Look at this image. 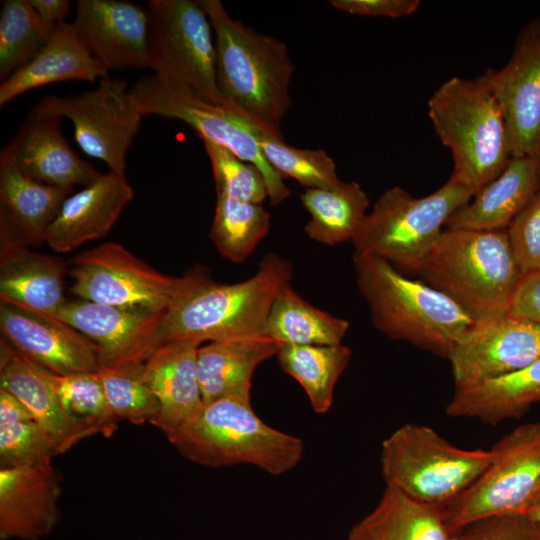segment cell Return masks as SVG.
Segmentation results:
<instances>
[{
	"label": "cell",
	"instance_id": "obj_1",
	"mask_svg": "<svg viewBox=\"0 0 540 540\" xmlns=\"http://www.w3.org/2000/svg\"><path fill=\"white\" fill-rule=\"evenodd\" d=\"M215 38L216 78L226 103L271 137L291 107L294 64L287 45L233 19L219 0H199Z\"/></svg>",
	"mask_w": 540,
	"mask_h": 540
},
{
	"label": "cell",
	"instance_id": "obj_2",
	"mask_svg": "<svg viewBox=\"0 0 540 540\" xmlns=\"http://www.w3.org/2000/svg\"><path fill=\"white\" fill-rule=\"evenodd\" d=\"M356 285L373 325L392 340L407 341L448 358L475 321L451 298L425 282L402 275L388 261L353 254Z\"/></svg>",
	"mask_w": 540,
	"mask_h": 540
},
{
	"label": "cell",
	"instance_id": "obj_3",
	"mask_svg": "<svg viewBox=\"0 0 540 540\" xmlns=\"http://www.w3.org/2000/svg\"><path fill=\"white\" fill-rule=\"evenodd\" d=\"M414 271L475 322L508 314L522 277L506 230L446 228Z\"/></svg>",
	"mask_w": 540,
	"mask_h": 540
},
{
	"label": "cell",
	"instance_id": "obj_4",
	"mask_svg": "<svg viewBox=\"0 0 540 540\" xmlns=\"http://www.w3.org/2000/svg\"><path fill=\"white\" fill-rule=\"evenodd\" d=\"M292 276L289 261L268 253L256 273L242 282L222 284L211 278L164 315L159 347L177 340L201 344L267 335L273 301Z\"/></svg>",
	"mask_w": 540,
	"mask_h": 540
},
{
	"label": "cell",
	"instance_id": "obj_5",
	"mask_svg": "<svg viewBox=\"0 0 540 540\" xmlns=\"http://www.w3.org/2000/svg\"><path fill=\"white\" fill-rule=\"evenodd\" d=\"M168 441L188 460L207 467L251 465L278 476L294 469L303 441L265 423L249 398L226 397L204 404Z\"/></svg>",
	"mask_w": 540,
	"mask_h": 540
},
{
	"label": "cell",
	"instance_id": "obj_6",
	"mask_svg": "<svg viewBox=\"0 0 540 540\" xmlns=\"http://www.w3.org/2000/svg\"><path fill=\"white\" fill-rule=\"evenodd\" d=\"M435 133L453 158L450 180L474 196L495 179L511 158L502 110L477 78L454 76L428 100Z\"/></svg>",
	"mask_w": 540,
	"mask_h": 540
},
{
	"label": "cell",
	"instance_id": "obj_7",
	"mask_svg": "<svg viewBox=\"0 0 540 540\" xmlns=\"http://www.w3.org/2000/svg\"><path fill=\"white\" fill-rule=\"evenodd\" d=\"M491 449L459 448L433 428L406 423L382 443L380 466L386 486L424 504L444 508L489 467Z\"/></svg>",
	"mask_w": 540,
	"mask_h": 540
},
{
	"label": "cell",
	"instance_id": "obj_8",
	"mask_svg": "<svg viewBox=\"0 0 540 540\" xmlns=\"http://www.w3.org/2000/svg\"><path fill=\"white\" fill-rule=\"evenodd\" d=\"M71 291L82 300L165 315L212 277L197 266L181 277L163 274L124 246L106 242L71 259Z\"/></svg>",
	"mask_w": 540,
	"mask_h": 540
},
{
	"label": "cell",
	"instance_id": "obj_9",
	"mask_svg": "<svg viewBox=\"0 0 540 540\" xmlns=\"http://www.w3.org/2000/svg\"><path fill=\"white\" fill-rule=\"evenodd\" d=\"M473 197L469 189L450 179L421 198L399 186L389 188L366 214L352 241L354 254L373 255L414 271L450 217Z\"/></svg>",
	"mask_w": 540,
	"mask_h": 540
},
{
	"label": "cell",
	"instance_id": "obj_10",
	"mask_svg": "<svg viewBox=\"0 0 540 540\" xmlns=\"http://www.w3.org/2000/svg\"><path fill=\"white\" fill-rule=\"evenodd\" d=\"M148 11V68L167 85L229 106L218 90L214 32L200 1L150 0Z\"/></svg>",
	"mask_w": 540,
	"mask_h": 540
},
{
	"label": "cell",
	"instance_id": "obj_11",
	"mask_svg": "<svg viewBox=\"0 0 540 540\" xmlns=\"http://www.w3.org/2000/svg\"><path fill=\"white\" fill-rule=\"evenodd\" d=\"M491 450L489 467L443 508L454 533L486 517L526 514L540 497V420L517 426Z\"/></svg>",
	"mask_w": 540,
	"mask_h": 540
},
{
	"label": "cell",
	"instance_id": "obj_12",
	"mask_svg": "<svg viewBox=\"0 0 540 540\" xmlns=\"http://www.w3.org/2000/svg\"><path fill=\"white\" fill-rule=\"evenodd\" d=\"M130 94L143 116L157 115L177 119L191 126L200 139L223 146L243 161L262 172L272 205L290 196L283 178L265 159L253 122L232 107L203 101L189 92L161 82L155 75H146L130 88Z\"/></svg>",
	"mask_w": 540,
	"mask_h": 540
},
{
	"label": "cell",
	"instance_id": "obj_13",
	"mask_svg": "<svg viewBox=\"0 0 540 540\" xmlns=\"http://www.w3.org/2000/svg\"><path fill=\"white\" fill-rule=\"evenodd\" d=\"M33 108L70 119L80 148L105 162L110 171L125 174L126 154L144 117L126 81L106 76L93 90L65 97L48 95Z\"/></svg>",
	"mask_w": 540,
	"mask_h": 540
},
{
	"label": "cell",
	"instance_id": "obj_14",
	"mask_svg": "<svg viewBox=\"0 0 540 540\" xmlns=\"http://www.w3.org/2000/svg\"><path fill=\"white\" fill-rule=\"evenodd\" d=\"M478 79L498 102L511 157L540 154V18L519 31L508 62Z\"/></svg>",
	"mask_w": 540,
	"mask_h": 540
},
{
	"label": "cell",
	"instance_id": "obj_15",
	"mask_svg": "<svg viewBox=\"0 0 540 540\" xmlns=\"http://www.w3.org/2000/svg\"><path fill=\"white\" fill-rule=\"evenodd\" d=\"M447 359L455 388L509 374L540 359V325L509 314L475 322Z\"/></svg>",
	"mask_w": 540,
	"mask_h": 540
},
{
	"label": "cell",
	"instance_id": "obj_16",
	"mask_svg": "<svg viewBox=\"0 0 540 540\" xmlns=\"http://www.w3.org/2000/svg\"><path fill=\"white\" fill-rule=\"evenodd\" d=\"M0 330L20 354L53 374L96 373L101 367L97 345L55 317L1 303Z\"/></svg>",
	"mask_w": 540,
	"mask_h": 540
},
{
	"label": "cell",
	"instance_id": "obj_17",
	"mask_svg": "<svg viewBox=\"0 0 540 540\" xmlns=\"http://www.w3.org/2000/svg\"><path fill=\"white\" fill-rule=\"evenodd\" d=\"M76 36L108 71L148 68L149 11L119 0H78Z\"/></svg>",
	"mask_w": 540,
	"mask_h": 540
},
{
	"label": "cell",
	"instance_id": "obj_18",
	"mask_svg": "<svg viewBox=\"0 0 540 540\" xmlns=\"http://www.w3.org/2000/svg\"><path fill=\"white\" fill-rule=\"evenodd\" d=\"M0 160L13 164L38 182L55 187H85L101 175L71 148L62 133L61 118L34 108L2 149Z\"/></svg>",
	"mask_w": 540,
	"mask_h": 540
},
{
	"label": "cell",
	"instance_id": "obj_19",
	"mask_svg": "<svg viewBox=\"0 0 540 540\" xmlns=\"http://www.w3.org/2000/svg\"><path fill=\"white\" fill-rule=\"evenodd\" d=\"M92 340L101 366L145 362L157 348L164 315L125 310L90 301H67L53 316Z\"/></svg>",
	"mask_w": 540,
	"mask_h": 540
},
{
	"label": "cell",
	"instance_id": "obj_20",
	"mask_svg": "<svg viewBox=\"0 0 540 540\" xmlns=\"http://www.w3.org/2000/svg\"><path fill=\"white\" fill-rule=\"evenodd\" d=\"M61 493L52 462L0 468L1 540H39L50 534L60 520Z\"/></svg>",
	"mask_w": 540,
	"mask_h": 540
},
{
	"label": "cell",
	"instance_id": "obj_21",
	"mask_svg": "<svg viewBox=\"0 0 540 540\" xmlns=\"http://www.w3.org/2000/svg\"><path fill=\"white\" fill-rule=\"evenodd\" d=\"M125 174L108 171L82 190L71 194L47 229L45 243L59 253L102 238L133 199Z\"/></svg>",
	"mask_w": 540,
	"mask_h": 540
},
{
	"label": "cell",
	"instance_id": "obj_22",
	"mask_svg": "<svg viewBox=\"0 0 540 540\" xmlns=\"http://www.w3.org/2000/svg\"><path fill=\"white\" fill-rule=\"evenodd\" d=\"M199 343L177 340L155 350L145 361V375L158 403L152 425L168 438L193 419L204 402L198 380Z\"/></svg>",
	"mask_w": 540,
	"mask_h": 540
},
{
	"label": "cell",
	"instance_id": "obj_23",
	"mask_svg": "<svg viewBox=\"0 0 540 540\" xmlns=\"http://www.w3.org/2000/svg\"><path fill=\"white\" fill-rule=\"evenodd\" d=\"M0 240L1 303L53 317L68 301L64 262L21 242Z\"/></svg>",
	"mask_w": 540,
	"mask_h": 540
},
{
	"label": "cell",
	"instance_id": "obj_24",
	"mask_svg": "<svg viewBox=\"0 0 540 540\" xmlns=\"http://www.w3.org/2000/svg\"><path fill=\"white\" fill-rule=\"evenodd\" d=\"M50 373L1 337L0 389L12 394L30 411L59 455L89 436L65 414Z\"/></svg>",
	"mask_w": 540,
	"mask_h": 540
},
{
	"label": "cell",
	"instance_id": "obj_25",
	"mask_svg": "<svg viewBox=\"0 0 540 540\" xmlns=\"http://www.w3.org/2000/svg\"><path fill=\"white\" fill-rule=\"evenodd\" d=\"M540 188V154L511 157L503 171L448 220L446 227L506 230Z\"/></svg>",
	"mask_w": 540,
	"mask_h": 540
},
{
	"label": "cell",
	"instance_id": "obj_26",
	"mask_svg": "<svg viewBox=\"0 0 540 540\" xmlns=\"http://www.w3.org/2000/svg\"><path fill=\"white\" fill-rule=\"evenodd\" d=\"M73 188L43 184L0 160V237L45 243L47 229Z\"/></svg>",
	"mask_w": 540,
	"mask_h": 540
},
{
	"label": "cell",
	"instance_id": "obj_27",
	"mask_svg": "<svg viewBox=\"0 0 540 540\" xmlns=\"http://www.w3.org/2000/svg\"><path fill=\"white\" fill-rule=\"evenodd\" d=\"M280 346L263 335L214 341L199 347L197 372L204 404L226 397L250 399L254 371L276 356Z\"/></svg>",
	"mask_w": 540,
	"mask_h": 540
},
{
	"label": "cell",
	"instance_id": "obj_28",
	"mask_svg": "<svg viewBox=\"0 0 540 540\" xmlns=\"http://www.w3.org/2000/svg\"><path fill=\"white\" fill-rule=\"evenodd\" d=\"M76 36L71 23L58 25L43 50L0 85V106L32 89L48 84L81 80L94 82L108 76Z\"/></svg>",
	"mask_w": 540,
	"mask_h": 540
},
{
	"label": "cell",
	"instance_id": "obj_29",
	"mask_svg": "<svg viewBox=\"0 0 540 540\" xmlns=\"http://www.w3.org/2000/svg\"><path fill=\"white\" fill-rule=\"evenodd\" d=\"M540 402V359L509 374L472 386L455 388L446 413L496 425L519 418Z\"/></svg>",
	"mask_w": 540,
	"mask_h": 540
},
{
	"label": "cell",
	"instance_id": "obj_30",
	"mask_svg": "<svg viewBox=\"0 0 540 540\" xmlns=\"http://www.w3.org/2000/svg\"><path fill=\"white\" fill-rule=\"evenodd\" d=\"M368 540H455L443 508L386 486L375 508L359 522Z\"/></svg>",
	"mask_w": 540,
	"mask_h": 540
},
{
	"label": "cell",
	"instance_id": "obj_31",
	"mask_svg": "<svg viewBox=\"0 0 540 540\" xmlns=\"http://www.w3.org/2000/svg\"><path fill=\"white\" fill-rule=\"evenodd\" d=\"M299 198L310 214L304 228L307 236L328 246L353 241L370 205L367 193L355 181L309 188Z\"/></svg>",
	"mask_w": 540,
	"mask_h": 540
},
{
	"label": "cell",
	"instance_id": "obj_32",
	"mask_svg": "<svg viewBox=\"0 0 540 540\" xmlns=\"http://www.w3.org/2000/svg\"><path fill=\"white\" fill-rule=\"evenodd\" d=\"M349 322L322 311L286 285L271 306L266 334L280 345L342 344Z\"/></svg>",
	"mask_w": 540,
	"mask_h": 540
},
{
	"label": "cell",
	"instance_id": "obj_33",
	"mask_svg": "<svg viewBox=\"0 0 540 540\" xmlns=\"http://www.w3.org/2000/svg\"><path fill=\"white\" fill-rule=\"evenodd\" d=\"M351 356V349L343 344H284L276 354L281 369L301 385L317 414L332 407L336 383Z\"/></svg>",
	"mask_w": 540,
	"mask_h": 540
},
{
	"label": "cell",
	"instance_id": "obj_34",
	"mask_svg": "<svg viewBox=\"0 0 540 540\" xmlns=\"http://www.w3.org/2000/svg\"><path fill=\"white\" fill-rule=\"evenodd\" d=\"M57 26L45 22L29 0H5L0 13V80L31 62Z\"/></svg>",
	"mask_w": 540,
	"mask_h": 540
},
{
	"label": "cell",
	"instance_id": "obj_35",
	"mask_svg": "<svg viewBox=\"0 0 540 540\" xmlns=\"http://www.w3.org/2000/svg\"><path fill=\"white\" fill-rule=\"evenodd\" d=\"M270 227V214L262 204L217 194L210 238L224 258L243 263Z\"/></svg>",
	"mask_w": 540,
	"mask_h": 540
},
{
	"label": "cell",
	"instance_id": "obj_36",
	"mask_svg": "<svg viewBox=\"0 0 540 540\" xmlns=\"http://www.w3.org/2000/svg\"><path fill=\"white\" fill-rule=\"evenodd\" d=\"M56 452L30 411L0 389V468L50 463Z\"/></svg>",
	"mask_w": 540,
	"mask_h": 540
},
{
	"label": "cell",
	"instance_id": "obj_37",
	"mask_svg": "<svg viewBox=\"0 0 540 540\" xmlns=\"http://www.w3.org/2000/svg\"><path fill=\"white\" fill-rule=\"evenodd\" d=\"M50 380L73 424L89 437L95 434L111 437L115 433L120 420L110 408L98 372L50 373Z\"/></svg>",
	"mask_w": 540,
	"mask_h": 540
},
{
	"label": "cell",
	"instance_id": "obj_38",
	"mask_svg": "<svg viewBox=\"0 0 540 540\" xmlns=\"http://www.w3.org/2000/svg\"><path fill=\"white\" fill-rule=\"evenodd\" d=\"M107 401L114 415L135 425L153 424L159 403L146 375L145 362L122 366H101L98 371Z\"/></svg>",
	"mask_w": 540,
	"mask_h": 540
},
{
	"label": "cell",
	"instance_id": "obj_39",
	"mask_svg": "<svg viewBox=\"0 0 540 540\" xmlns=\"http://www.w3.org/2000/svg\"><path fill=\"white\" fill-rule=\"evenodd\" d=\"M256 138L265 159L283 179L292 178L306 189L330 188L342 182L334 160L323 149L290 146L262 130Z\"/></svg>",
	"mask_w": 540,
	"mask_h": 540
},
{
	"label": "cell",
	"instance_id": "obj_40",
	"mask_svg": "<svg viewBox=\"0 0 540 540\" xmlns=\"http://www.w3.org/2000/svg\"><path fill=\"white\" fill-rule=\"evenodd\" d=\"M211 163L217 194L262 204L268 197L265 178L252 163L238 158L227 148L201 139Z\"/></svg>",
	"mask_w": 540,
	"mask_h": 540
},
{
	"label": "cell",
	"instance_id": "obj_41",
	"mask_svg": "<svg viewBox=\"0 0 540 540\" xmlns=\"http://www.w3.org/2000/svg\"><path fill=\"white\" fill-rule=\"evenodd\" d=\"M506 232L521 274L540 271V188Z\"/></svg>",
	"mask_w": 540,
	"mask_h": 540
},
{
	"label": "cell",
	"instance_id": "obj_42",
	"mask_svg": "<svg viewBox=\"0 0 540 540\" xmlns=\"http://www.w3.org/2000/svg\"><path fill=\"white\" fill-rule=\"evenodd\" d=\"M455 540H540V524L524 513L495 515L462 528Z\"/></svg>",
	"mask_w": 540,
	"mask_h": 540
},
{
	"label": "cell",
	"instance_id": "obj_43",
	"mask_svg": "<svg viewBox=\"0 0 540 540\" xmlns=\"http://www.w3.org/2000/svg\"><path fill=\"white\" fill-rule=\"evenodd\" d=\"M330 4L351 15L400 18L415 13L421 2L419 0H332Z\"/></svg>",
	"mask_w": 540,
	"mask_h": 540
},
{
	"label": "cell",
	"instance_id": "obj_44",
	"mask_svg": "<svg viewBox=\"0 0 540 540\" xmlns=\"http://www.w3.org/2000/svg\"><path fill=\"white\" fill-rule=\"evenodd\" d=\"M508 314L540 325V271L522 275Z\"/></svg>",
	"mask_w": 540,
	"mask_h": 540
},
{
	"label": "cell",
	"instance_id": "obj_45",
	"mask_svg": "<svg viewBox=\"0 0 540 540\" xmlns=\"http://www.w3.org/2000/svg\"><path fill=\"white\" fill-rule=\"evenodd\" d=\"M39 16L47 23L58 26L66 23L71 2L67 0H29Z\"/></svg>",
	"mask_w": 540,
	"mask_h": 540
},
{
	"label": "cell",
	"instance_id": "obj_46",
	"mask_svg": "<svg viewBox=\"0 0 540 540\" xmlns=\"http://www.w3.org/2000/svg\"><path fill=\"white\" fill-rule=\"evenodd\" d=\"M347 540H368V539L364 531L362 530L360 524L358 523L351 529Z\"/></svg>",
	"mask_w": 540,
	"mask_h": 540
},
{
	"label": "cell",
	"instance_id": "obj_47",
	"mask_svg": "<svg viewBox=\"0 0 540 540\" xmlns=\"http://www.w3.org/2000/svg\"><path fill=\"white\" fill-rule=\"evenodd\" d=\"M526 514H528L533 520H535L536 522L540 524V497L537 499V501L533 504V506L528 510Z\"/></svg>",
	"mask_w": 540,
	"mask_h": 540
}]
</instances>
